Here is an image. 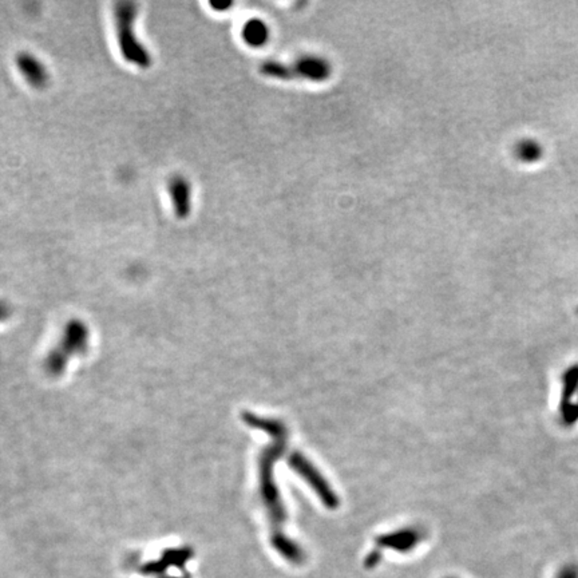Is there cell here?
<instances>
[{"label":"cell","instance_id":"cell-2","mask_svg":"<svg viewBox=\"0 0 578 578\" xmlns=\"http://www.w3.org/2000/svg\"><path fill=\"white\" fill-rule=\"evenodd\" d=\"M137 18V7L134 3H118L114 9L115 31L120 54L134 66L148 68L152 66V56L141 41L137 38L134 23Z\"/></svg>","mask_w":578,"mask_h":578},{"label":"cell","instance_id":"cell-4","mask_svg":"<svg viewBox=\"0 0 578 578\" xmlns=\"http://www.w3.org/2000/svg\"><path fill=\"white\" fill-rule=\"evenodd\" d=\"M16 67L24 79L35 88H43L48 83V71L46 66L33 54L21 53L16 56Z\"/></svg>","mask_w":578,"mask_h":578},{"label":"cell","instance_id":"cell-1","mask_svg":"<svg viewBox=\"0 0 578 578\" xmlns=\"http://www.w3.org/2000/svg\"><path fill=\"white\" fill-rule=\"evenodd\" d=\"M260 73L265 77L279 81H309L324 82L332 74V66L326 58L319 55H304L292 63L279 61H265L260 66Z\"/></svg>","mask_w":578,"mask_h":578},{"label":"cell","instance_id":"cell-8","mask_svg":"<svg viewBox=\"0 0 578 578\" xmlns=\"http://www.w3.org/2000/svg\"><path fill=\"white\" fill-rule=\"evenodd\" d=\"M230 6H232V3H212V7L215 10H217V11H219L220 9L227 10V9H229Z\"/></svg>","mask_w":578,"mask_h":578},{"label":"cell","instance_id":"cell-5","mask_svg":"<svg viewBox=\"0 0 578 578\" xmlns=\"http://www.w3.org/2000/svg\"><path fill=\"white\" fill-rule=\"evenodd\" d=\"M241 36L244 42L251 47H262L269 41V26L259 18H252L244 23Z\"/></svg>","mask_w":578,"mask_h":578},{"label":"cell","instance_id":"cell-3","mask_svg":"<svg viewBox=\"0 0 578 578\" xmlns=\"http://www.w3.org/2000/svg\"><path fill=\"white\" fill-rule=\"evenodd\" d=\"M167 192L173 204L175 216L186 219L192 212V186L182 175H175L169 184Z\"/></svg>","mask_w":578,"mask_h":578},{"label":"cell","instance_id":"cell-7","mask_svg":"<svg viewBox=\"0 0 578 578\" xmlns=\"http://www.w3.org/2000/svg\"><path fill=\"white\" fill-rule=\"evenodd\" d=\"M416 537L415 535H399V537H388V538H384V541H383V544H388L390 547H393V549H399V550H408V549H411L413 545H414L415 542H416Z\"/></svg>","mask_w":578,"mask_h":578},{"label":"cell","instance_id":"cell-6","mask_svg":"<svg viewBox=\"0 0 578 578\" xmlns=\"http://www.w3.org/2000/svg\"><path fill=\"white\" fill-rule=\"evenodd\" d=\"M544 148L535 138H524L515 143L514 155L515 158L525 165H533L540 162L544 158Z\"/></svg>","mask_w":578,"mask_h":578}]
</instances>
